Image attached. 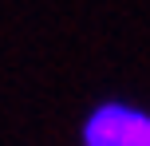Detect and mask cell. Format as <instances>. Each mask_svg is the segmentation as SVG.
<instances>
[{
	"label": "cell",
	"instance_id": "6da1fadb",
	"mask_svg": "<svg viewBox=\"0 0 150 146\" xmlns=\"http://www.w3.org/2000/svg\"><path fill=\"white\" fill-rule=\"evenodd\" d=\"M83 146H150V115L103 103L83 126Z\"/></svg>",
	"mask_w": 150,
	"mask_h": 146
}]
</instances>
